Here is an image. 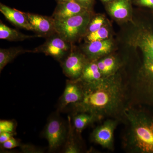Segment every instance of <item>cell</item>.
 I'll return each instance as SVG.
<instances>
[{"mask_svg": "<svg viewBox=\"0 0 153 153\" xmlns=\"http://www.w3.org/2000/svg\"><path fill=\"white\" fill-rule=\"evenodd\" d=\"M81 82L83 95L74 104L77 112H87L100 119L107 117L121 120L128 105L127 86L117 75L102 77L93 83Z\"/></svg>", "mask_w": 153, "mask_h": 153, "instance_id": "obj_1", "label": "cell"}, {"mask_svg": "<svg viewBox=\"0 0 153 153\" xmlns=\"http://www.w3.org/2000/svg\"><path fill=\"white\" fill-rule=\"evenodd\" d=\"M121 119L126 125L123 141L126 150L134 153H153V108L128 104Z\"/></svg>", "mask_w": 153, "mask_h": 153, "instance_id": "obj_2", "label": "cell"}, {"mask_svg": "<svg viewBox=\"0 0 153 153\" xmlns=\"http://www.w3.org/2000/svg\"><path fill=\"white\" fill-rule=\"evenodd\" d=\"M143 64L138 75L127 86L129 98L133 104L153 108V54L143 53Z\"/></svg>", "mask_w": 153, "mask_h": 153, "instance_id": "obj_3", "label": "cell"}, {"mask_svg": "<svg viewBox=\"0 0 153 153\" xmlns=\"http://www.w3.org/2000/svg\"><path fill=\"white\" fill-rule=\"evenodd\" d=\"M89 21L87 11L64 20H55L56 33L71 43L83 32Z\"/></svg>", "mask_w": 153, "mask_h": 153, "instance_id": "obj_4", "label": "cell"}, {"mask_svg": "<svg viewBox=\"0 0 153 153\" xmlns=\"http://www.w3.org/2000/svg\"><path fill=\"white\" fill-rule=\"evenodd\" d=\"M119 120L117 118H108L94 130L91 135L92 140L104 149L113 150L114 148V131Z\"/></svg>", "mask_w": 153, "mask_h": 153, "instance_id": "obj_5", "label": "cell"}, {"mask_svg": "<svg viewBox=\"0 0 153 153\" xmlns=\"http://www.w3.org/2000/svg\"><path fill=\"white\" fill-rule=\"evenodd\" d=\"M69 42L64 40L57 33L48 37L43 45L36 48L33 52H43L52 56L56 60H60L65 57L70 49Z\"/></svg>", "mask_w": 153, "mask_h": 153, "instance_id": "obj_6", "label": "cell"}, {"mask_svg": "<svg viewBox=\"0 0 153 153\" xmlns=\"http://www.w3.org/2000/svg\"><path fill=\"white\" fill-rule=\"evenodd\" d=\"M50 150H55L65 140L66 130L63 122L58 118H53L48 122L44 132Z\"/></svg>", "mask_w": 153, "mask_h": 153, "instance_id": "obj_7", "label": "cell"}, {"mask_svg": "<svg viewBox=\"0 0 153 153\" xmlns=\"http://www.w3.org/2000/svg\"><path fill=\"white\" fill-rule=\"evenodd\" d=\"M33 28V31L42 37H49L56 33L55 20L52 17L24 13Z\"/></svg>", "mask_w": 153, "mask_h": 153, "instance_id": "obj_8", "label": "cell"}, {"mask_svg": "<svg viewBox=\"0 0 153 153\" xmlns=\"http://www.w3.org/2000/svg\"><path fill=\"white\" fill-rule=\"evenodd\" d=\"M85 58L81 54L72 52L63 62V71L66 76L71 79H79L86 65Z\"/></svg>", "mask_w": 153, "mask_h": 153, "instance_id": "obj_9", "label": "cell"}, {"mask_svg": "<svg viewBox=\"0 0 153 153\" xmlns=\"http://www.w3.org/2000/svg\"><path fill=\"white\" fill-rule=\"evenodd\" d=\"M87 10L75 1L58 3L52 17L55 20H64L82 13Z\"/></svg>", "mask_w": 153, "mask_h": 153, "instance_id": "obj_10", "label": "cell"}, {"mask_svg": "<svg viewBox=\"0 0 153 153\" xmlns=\"http://www.w3.org/2000/svg\"><path fill=\"white\" fill-rule=\"evenodd\" d=\"M83 91L81 82L69 81L67 82L61 98L62 108L70 104H76L81 101L83 97Z\"/></svg>", "mask_w": 153, "mask_h": 153, "instance_id": "obj_11", "label": "cell"}, {"mask_svg": "<svg viewBox=\"0 0 153 153\" xmlns=\"http://www.w3.org/2000/svg\"><path fill=\"white\" fill-rule=\"evenodd\" d=\"M0 11L6 19L15 26L33 31V28L24 12L11 8L1 3L0 4Z\"/></svg>", "mask_w": 153, "mask_h": 153, "instance_id": "obj_12", "label": "cell"}, {"mask_svg": "<svg viewBox=\"0 0 153 153\" xmlns=\"http://www.w3.org/2000/svg\"><path fill=\"white\" fill-rule=\"evenodd\" d=\"M112 46V42L109 40L93 41L86 46L85 51L89 59L94 60L109 53Z\"/></svg>", "mask_w": 153, "mask_h": 153, "instance_id": "obj_13", "label": "cell"}, {"mask_svg": "<svg viewBox=\"0 0 153 153\" xmlns=\"http://www.w3.org/2000/svg\"><path fill=\"white\" fill-rule=\"evenodd\" d=\"M42 37L40 35L28 36L9 27L1 21L0 39L12 41H22L31 38Z\"/></svg>", "mask_w": 153, "mask_h": 153, "instance_id": "obj_14", "label": "cell"}, {"mask_svg": "<svg viewBox=\"0 0 153 153\" xmlns=\"http://www.w3.org/2000/svg\"><path fill=\"white\" fill-rule=\"evenodd\" d=\"M102 77L97 63H95L93 60L92 62L86 63L82 75L78 79L85 83H93L100 80Z\"/></svg>", "mask_w": 153, "mask_h": 153, "instance_id": "obj_15", "label": "cell"}, {"mask_svg": "<svg viewBox=\"0 0 153 153\" xmlns=\"http://www.w3.org/2000/svg\"><path fill=\"white\" fill-rule=\"evenodd\" d=\"M33 52L20 47L1 49H0V71H1L5 66L21 54L26 52Z\"/></svg>", "mask_w": 153, "mask_h": 153, "instance_id": "obj_16", "label": "cell"}, {"mask_svg": "<svg viewBox=\"0 0 153 153\" xmlns=\"http://www.w3.org/2000/svg\"><path fill=\"white\" fill-rule=\"evenodd\" d=\"M100 120L98 117L87 112H77L74 116L73 123L74 128L80 132L88 125Z\"/></svg>", "mask_w": 153, "mask_h": 153, "instance_id": "obj_17", "label": "cell"}, {"mask_svg": "<svg viewBox=\"0 0 153 153\" xmlns=\"http://www.w3.org/2000/svg\"><path fill=\"white\" fill-rule=\"evenodd\" d=\"M108 9L111 14L114 18L125 19L128 16V1L127 0H116L110 4Z\"/></svg>", "mask_w": 153, "mask_h": 153, "instance_id": "obj_18", "label": "cell"}, {"mask_svg": "<svg viewBox=\"0 0 153 153\" xmlns=\"http://www.w3.org/2000/svg\"><path fill=\"white\" fill-rule=\"evenodd\" d=\"M97 64L102 77L114 75L118 66L116 60L112 57H105L97 62Z\"/></svg>", "mask_w": 153, "mask_h": 153, "instance_id": "obj_19", "label": "cell"}, {"mask_svg": "<svg viewBox=\"0 0 153 153\" xmlns=\"http://www.w3.org/2000/svg\"><path fill=\"white\" fill-rule=\"evenodd\" d=\"M108 36V30L105 27H102L97 31L88 33L86 38L89 42H91L105 40Z\"/></svg>", "mask_w": 153, "mask_h": 153, "instance_id": "obj_20", "label": "cell"}, {"mask_svg": "<svg viewBox=\"0 0 153 153\" xmlns=\"http://www.w3.org/2000/svg\"><path fill=\"white\" fill-rule=\"evenodd\" d=\"M15 128V124L12 121L2 120L0 121V133L7 132L13 134Z\"/></svg>", "mask_w": 153, "mask_h": 153, "instance_id": "obj_21", "label": "cell"}, {"mask_svg": "<svg viewBox=\"0 0 153 153\" xmlns=\"http://www.w3.org/2000/svg\"><path fill=\"white\" fill-rule=\"evenodd\" d=\"M104 19L101 16H97L91 22L88 27L89 33L98 30L102 27L104 23Z\"/></svg>", "mask_w": 153, "mask_h": 153, "instance_id": "obj_22", "label": "cell"}, {"mask_svg": "<svg viewBox=\"0 0 153 153\" xmlns=\"http://www.w3.org/2000/svg\"><path fill=\"white\" fill-rule=\"evenodd\" d=\"M65 153H76L79 152L80 150L77 145L74 143L73 139L71 140L69 139L65 149Z\"/></svg>", "mask_w": 153, "mask_h": 153, "instance_id": "obj_23", "label": "cell"}, {"mask_svg": "<svg viewBox=\"0 0 153 153\" xmlns=\"http://www.w3.org/2000/svg\"><path fill=\"white\" fill-rule=\"evenodd\" d=\"M2 146L3 147L6 149H13L20 146V144L14 138L12 137L10 139L3 143Z\"/></svg>", "mask_w": 153, "mask_h": 153, "instance_id": "obj_24", "label": "cell"}, {"mask_svg": "<svg viewBox=\"0 0 153 153\" xmlns=\"http://www.w3.org/2000/svg\"><path fill=\"white\" fill-rule=\"evenodd\" d=\"M13 137V134L7 132H2L0 133V143L2 144L4 143Z\"/></svg>", "mask_w": 153, "mask_h": 153, "instance_id": "obj_25", "label": "cell"}, {"mask_svg": "<svg viewBox=\"0 0 153 153\" xmlns=\"http://www.w3.org/2000/svg\"><path fill=\"white\" fill-rule=\"evenodd\" d=\"M74 1L84 7L88 9L92 4L93 0H74Z\"/></svg>", "mask_w": 153, "mask_h": 153, "instance_id": "obj_26", "label": "cell"}, {"mask_svg": "<svg viewBox=\"0 0 153 153\" xmlns=\"http://www.w3.org/2000/svg\"><path fill=\"white\" fill-rule=\"evenodd\" d=\"M137 2L140 5L153 8V0H138Z\"/></svg>", "mask_w": 153, "mask_h": 153, "instance_id": "obj_27", "label": "cell"}, {"mask_svg": "<svg viewBox=\"0 0 153 153\" xmlns=\"http://www.w3.org/2000/svg\"><path fill=\"white\" fill-rule=\"evenodd\" d=\"M58 3L66 2L71 1H74V0H56Z\"/></svg>", "mask_w": 153, "mask_h": 153, "instance_id": "obj_28", "label": "cell"}, {"mask_svg": "<svg viewBox=\"0 0 153 153\" xmlns=\"http://www.w3.org/2000/svg\"><path fill=\"white\" fill-rule=\"evenodd\" d=\"M102 1L104 2H108L109 1H111V0H102Z\"/></svg>", "mask_w": 153, "mask_h": 153, "instance_id": "obj_29", "label": "cell"}]
</instances>
